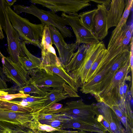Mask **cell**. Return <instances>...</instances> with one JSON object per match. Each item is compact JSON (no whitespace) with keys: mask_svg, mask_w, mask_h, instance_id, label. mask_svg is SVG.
Returning a JSON list of instances; mask_svg holds the SVG:
<instances>
[{"mask_svg":"<svg viewBox=\"0 0 133 133\" xmlns=\"http://www.w3.org/2000/svg\"><path fill=\"white\" fill-rule=\"evenodd\" d=\"M53 44L51 33L48 26L45 25L41 41V49H48Z\"/></svg>","mask_w":133,"mask_h":133,"instance_id":"26","label":"cell"},{"mask_svg":"<svg viewBox=\"0 0 133 133\" xmlns=\"http://www.w3.org/2000/svg\"><path fill=\"white\" fill-rule=\"evenodd\" d=\"M131 71L130 61L121 68L109 83L97 95L94 96L99 103H103L111 107L119 105L120 102L119 86L121 83L127 80L131 81L128 76Z\"/></svg>","mask_w":133,"mask_h":133,"instance_id":"4","label":"cell"},{"mask_svg":"<svg viewBox=\"0 0 133 133\" xmlns=\"http://www.w3.org/2000/svg\"><path fill=\"white\" fill-rule=\"evenodd\" d=\"M97 11V8L90 11L84 12L78 14L81 23L89 30L91 31L94 18Z\"/></svg>","mask_w":133,"mask_h":133,"instance_id":"25","label":"cell"},{"mask_svg":"<svg viewBox=\"0 0 133 133\" xmlns=\"http://www.w3.org/2000/svg\"><path fill=\"white\" fill-rule=\"evenodd\" d=\"M44 133H93L78 130H67L59 129L58 130L49 132H44Z\"/></svg>","mask_w":133,"mask_h":133,"instance_id":"36","label":"cell"},{"mask_svg":"<svg viewBox=\"0 0 133 133\" xmlns=\"http://www.w3.org/2000/svg\"><path fill=\"white\" fill-rule=\"evenodd\" d=\"M63 105L58 103L53 104L47 110L40 113L41 114H56L60 113L63 108Z\"/></svg>","mask_w":133,"mask_h":133,"instance_id":"34","label":"cell"},{"mask_svg":"<svg viewBox=\"0 0 133 133\" xmlns=\"http://www.w3.org/2000/svg\"><path fill=\"white\" fill-rule=\"evenodd\" d=\"M61 16L72 28L76 37L75 43L78 44H82L89 45L99 42L92 32L82 24L77 13L68 15L62 12Z\"/></svg>","mask_w":133,"mask_h":133,"instance_id":"8","label":"cell"},{"mask_svg":"<svg viewBox=\"0 0 133 133\" xmlns=\"http://www.w3.org/2000/svg\"><path fill=\"white\" fill-rule=\"evenodd\" d=\"M48 26L51 33L53 44L55 45L57 49L59 58L61 65L63 67L70 62L79 44L76 43H67L57 29L51 25Z\"/></svg>","mask_w":133,"mask_h":133,"instance_id":"9","label":"cell"},{"mask_svg":"<svg viewBox=\"0 0 133 133\" xmlns=\"http://www.w3.org/2000/svg\"><path fill=\"white\" fill-rule=\"evenodd\" d=\"M105 133H107V132H105Z\"/></svg>","mask_w":133,"mask_h":133,"instance_id":"45","label":"cell"},{"mask_svg":"<svg viewBox=\"0 0 133 133\" xmlns=\"http://www.w3.org/2000/svg\"><path fill=\"white\" fill-rule=\"evenodd\" d=\"M33 4L41 5L56 12H62L68 15H74L83 8L91 5L87 0H31Z\"/></svg>","mask_w":133,"mask_h":133,"instance_id":"7","label":"cell"},{"mask_svg":"<svg viewBox=\"0 0 133 133\" xmlns=\"http://www.w3.org/2000/svg\"><path fill=\"white\" fill-rule=\"evenodd\" d=\"M6 2L10 7H11L17 1L16 0H5Z\"/></svg>","mask_w":133,"mask_h":133,"instance_id":"40","label":"cell"},{"mask_svg":"<svg viewBox=\"0 0 133 133\" xmlns=\"http://www.w3.org/2000/svg\"><path fill=\"white\" fill-rule=\"evenodd\" d=\"M77 129L93 133H105L107 131L104 127L93 124L72 118L64 122L61 129Z\"/></svg>","mask_w":133,"mask_h":133,"instance_id":"17","label":"cell"},{"mask_svg":"<svg viewBox=\"0 0 133 133\" xmlns=\"http://www.w3.org/2000/svg\"><path fill=\"white\" fill-rule=\"evenodd\" d=\"M20 101L11 100L8 101L13 103L31 109L32 114L37 118L38 114L44 106L45 102L48 99L46 96H31L21 98Z\"/></svg>","mask_w":133,"mask_h":133,"instance_id":"16","label":"cell"},{"mask_svg":"<svg viewBox=\"0 0 133 133\" xmlns=\"http://www.w3.org/2000/svg\"><path fill=\"white\" fill-rule=\"evenodd\" d=\"M29 72L31 81L39 87L57 88L66 83L58 76L54 73L52 75L48 74L43 69H36Z\"/></svg>","mask_w":133,"mask_h":133,"instance_id":"12","label":"cell"},{"mask_svg":"<svg viewBox=\"0 0 133 133\" xmlns=\"http://www.w3.org/2000/svg\"><path fill=\"white\" fill-rule=\"evenodd\" d=\"M2 70L6 77L15 83L19 87L24 86L30 77L29 71L22 65L14 62L8 57L2 58Z\"/></svg>","mask_w":133,"mask_h":133,"instance_id":"10","label":"cell"},{"mask_svg":"<svg viewBox=\"0 0 133 133\" xmlns=\"http://www.w3.org/2000/svg\"><path fill=\"white\" fill-rule=\"evenodd\" d=\"M13 7L14 11L18 14L22 12L31 14L38 18L42 23L54 26L59 30L64 37L70 38L73 36L72 32L66 26L69 25L68 22L54 12L40 9L33 4L28 6L15 5Z\"/></svg>","mask_w":133,"mask_h":133,"instance_id":"2","label":"cell"},{"mask_svg":"<svg viewBox=\"0 0 133 133\" xmlns=\"http://www.w3.org/2000/svg\"><path fill=\"white\" fill-rule=\"evenodd\" d=\"M25 43L22 41V45L23 51L26 56L30 59L38 68H39L41 62V59L31 54L27 48Z\"/></svg>","mask_w":133,"mask_h":133,"instance_id":"32","label":"cell"},{"mask_svg":"<svg viewBox=\"0 0 133 133\" xmlns=\"http://www.w3.org/2000/svg\"><path fill=\"white\" fill-rule=\"evenodd\" d=\"M98 113L97 104L94 103L90 105L85 104L81 99L66 102L60 113L64 114L75 119L105 127L95 117Z\"/></svg>","mask_w":133,"mask_h":133,"instance_id":"5","label":"cell"},{"mask_svg":"<svg viewBox=\"0 0 133 133\" xmlns=\"http://www.w3.org/2000/svg\"><path fill=\"white\" fill-rule=\"evenodd\" d=\"M19 59L22 66L27 71H31L38 68L26 56H19Z\"/></svg>","mask_w":133,"mask_h":133,"instance_id":"33","label":"cell"},{"mask_svg":"<svg viewBox=\"0 0 133 133\" xmlns=\"http://www.w3.org/2000/svg\"><path fill=\"white\" fill-rule=\"evenodd\" d=\"M42 69L44 70L48 74L52 75L54 73L58 76L64 80L75 92H78V88L74 80L66 72L61 64L58 65L52 64L45 67Z\"/></svg>","mask_w":133,"mask_h":133,"instance_id":"18","label":"cell"},{"mask_svg":"<svg viewBox=\"0 0 133 133\" xmlns=\"http://www.w3.org/2000/svg\"><path fill=\"white\" fill-rule=\"evenodd\" d=\"M98 112L109 124L112 133H126L124 128L113 110L103 103L97 104Z\"/></svg>","mask_w":133,"mask_h":133,"instance_id":"14","label":"cell"},{"mask_svg":"<svg viewBox=\"0 0 133 133\" xmlns=\"http://www.w3.org/2000/svg\"><path fill=\"white\" fill-rule=\"evenodd\" d=\"M4 36L3 31L2 29L0 24V40L4 38Z\"/></svg>","mask_w":133,"mask_h":133,"instance_id":"41","label":"cell"},{"mask_svg":"<svg viewBox=\"0 0 133 133\" xmlns=\"http://www.w3.org/2000/svg\"><path fill=\"white\" fill-rule=\"evenodd\" d=\"M88 46L82 44L78 46L77 51L74 52L70 62L63 67L67 73L76 70L80 66L85 57Z\"/></svg>","mask_w":133,"mask_h":133,"instance_id":"19","label":"cell"},{"mask_svg":"<svg viewBox=\"0 0 133 133\" xmlns=\"http://www.w3.org/2000/svg\"><path fill=\"white\" fill-rule=\"evenodd\" d=\"M0 109H3L16 112L32 113V110L30 108L18 105L8 101H0Z\"/></svg>","mask_w":133,"mask_h":133,"instance_id":"24","label":"cell"},{"mask_svg":"<svg viewBox=\"0 0 133 133\" xmlns=\"http://www.w3.org/2000/svg\"><path fill=\"white\" fill-rule=\"evenodd\" d=\"M99 4H103L105 5L106 7L108 5H110L111 0H90Z\"/></svg>","mask_w":133,"mask_h":133,"instance_id":"39","label":"cell"},{"mask_svg":"<svg viewBox=\"0 0 133 133\" xmlns=\"http://www.w3.org/2000/svg\"><path fill=\"white\" fill-rule=\"evenodd\" d=\"M97 6L91 31L99 41H102L107 35L108 32L107 21L108 10L104 5L98 4Z\"/></svg>","mask_w":133,"mask_h":133,"instance_id":"13","label":"cell"},{"mask_svg":"<svg viewBox=\"0 0 133 133\" xmlns=\"http://www.w3.org/2000/svg\"><path fill=\"white\" fill-rule=\"evenodd\" d=\"M67 83H64L62 86L64 90L67 93L69 97H79L80 96L69 85L67 84Z\"/></svg>","mask_w":133,"mask_h":133,"instance_id":"35","label":"cell"},{"mask_svg":"<svg viewBox=\"0 0 133 133\" xmlns=\"http://www.w3.org/2000/svg\"><path fill=\"white\" fill-rule=\"evenodd\" d=\"M52 89L50 88L38 86L34 82L31 81L30 78L24 86L16 89V90L18 91L20 93H34L38 94L39 96H44Z\"/></svg>","mask_w":133,"mask_h":133,"instance_id":"21","label":"cell"},{"mask_svg":"<svg viewBox=\"0 0 133 133\" xmlns=\"http://www.w3.org/2000/svg\"><path fill=\"white\" fill-rule=\"evenodd\" d=\"M72 118L64 114L58 113L40 115L38 116L37 119L38 120H58L66 121Z\"/></svg>","mask_w":133,"mask_h":133,"instance_id":"28","label":"cell"},{"mask_svg":"<svg viewBox=\"0 0 133 133\" xmlns=\"http://www.w3.org/2000/svg\"><path fill=\"white\" fill-rule=\"evenodd\" d=\"M2 90L0 89V91L1 90Z\"/></svg>","mask_w":133,"mask_h":133,"instance_id":"44","label":"cell"},{"mask_svg":"<svg viewBox=\"0 0 133 133\" xmlns=\"http://www.w3.org/2000/svg\"><path fill=\"white\" fill-rule=\"evenodd\" d=\"M7 89L2 90L0 91V101H8L16 98H22L27 97L28 94L19 92L15 94H9L6 92Z\"/></svg>","mask_w":133,"mask_h":133,"instance_id":"29","label":"cell"},{"mask_svg":"<svg viewBox=\"0 0 133 133\" xmlns=\"http://www.w3.org/2000/svg\"><path fill=\"white\" fill-rule=\"evenodd\" d=\"M0 133H12V132L11 129L0 124Z\"/></svg>","mask_w":133,"mask_h":133,"instance_id":"38","label":"cell"},{"mask_svg":"<svg viewBox=\"0 0 133 133\" xmlns=\"http://www.w3.org/2000/svg\"><path fill=\"white\" fill-rule=\"evenodd\" d=\"M110 108L124 126L126 133H133V128L130 124L126 115L118 105H113Z\"/></svg>","mask_w":133,"mask_h":133,"instance_id":"23","label":"cell"},{"mask_svg":"<svg viewBox=\"0 0 133 133\" xmlns=\"http://www.w3.org/2000/svg\"><path fill=\"white\" fill-rule=\"evenodd\" d=\"M109 9L107 10V21L108 28L116 27L123 15L125 6L124 0H112Z\"/></svg>","mask_w":133,"mask_h":133,"instance_id":"15","label":"cell"},{"mask_svg":"<svg viewBox=\"0 0 133 133\" xmlns=\"http://www.w3.org/2000/svg\"><path fill=\"white\" fill-rule=\"evenodd\" d=\"M133 37H132L130 44V65L132 73V83H133Z\"/></svg>","mask_w":133,"mask_h":133,"instance_id":"37","label":"cell"},{"mask_svg":"<svg viewBox=\"0 0 133 133\" xmlns=\"http://www.w3.org/2000/svg\"><path fill=\"white\" fill-rule=\"evenodd\" d=\"M41 62L39 68L43 69L51 65L61 64L53 47L48 49H41Z\"/></svg>","mask_w":133,"mask_h":133,"instance_id":"20","label":"cell"},{"mask_svg":"<svg viewBox=\"0 0 133 133\" xmlns=\"http://www.w3.org/2000/svg\"><path fill=\"white\" fill-rule=\"evenodd\" d=\"M28 125L30 128L34 130L43 132H50L58 130L59 129L41 123L37 118L28 123Z\"/></svg>","mask_w":133,"mask_h":133,"instance_id":"27","label":"cell"},{"mask_svg":"<svg viewBox=\"0 0 133 133\" xmlns=\"http://www.w3.org/2000/svg\"><path fill=\"white\" fill-rule=\"evenodd\" d=\"M1 105L0 104V109L1 108Z\"/></svg>","mask_w":133,"mask_h":133,"instance_id":"43","label":"cell"},{"mask_svg":"<svg viewBox=\"0 0 133 133\" xmlns=\"http://www.w3.org/2000/svg\"><path fill=\"white\" fill-rule=\"evenodd\" d=\"M69 97V96L68 95H64L47 99L45 102L43 107L38 114L47 110L53 104Z\"/></svg>","mask_w":133,"mask_h":133,"instance_id":"31","label":"cell"},{"mask_svg":"<svg viewBox=\"0 0 133 133\" xmlns=\"http://www.w3.org/2000/svg\"><path fill=\"white\" fill-rule=\"evenodd\" d=\"M106 49V48H105L99 54L94 62L87 74L85 80V83L88 81L92 75L102 59Z\"/></svg>","mask_w":133,"mask_h":133,"instance_id":"30","label":"cell"},{"mask_svg":"<svg viewBox=\"0 0 133 133\" xmlns=\"http://www.w3.org/2000/svg\"><path fill=\"white\" fill-rule=\"evenodd\" d=\"M106 48L103 41L88 46L84 60L76 70L69 73L78 88L85 83L87 74L94 62L100 52Z\"/></svg>","mask_w":133,"mask_h":133,"instance_id":"6","label":"cell"},{"mask_svg":"<svg viewBox=\"0 0 133 133\" xmlns=\"http://www.w3.org/2000/svg\"><path fill=\"white\" fill-rule=\"evenodd\" d=\"M133 0L125 1V8L122 17L117 26L113 31L109 39L108 46L111 44L115 37L120 32L124 26L127 24L126 22L129 16L130 10L132 6Z\"/></svg>","mask_w":133,"mask_h":133,"instance_id":"22","label":"cell"},{"mask_svg":"<svg viewBox=\"0 0 133 133\" xmlns=\"http://www.w3.org/2000/svg\"><path fill=\"white\" fill-rule=\"evenodd\" d=\"M5 8L9 20L20 37L26 43L31 44L41 49V41L44 24L31 23L16 13L6 2Z\"/></svg>","mask_w":133,"mask_h":133,"instance_id":"1","label":"cell"},{"mask_svg":"<svg viewBox=\"0 0 133 133\" xmlns=\"http://www.w3.org/2000/svg\"><path fill=\"white\" fill-rule=\"evenodd\" d=\"M5 4V0H0V24L6 35L9 57L15 63L21 65L19 57L25 56L22 49V41L9 20Z\"/></svg>","mask_w":133,"mask_h":133,"instance_id":"3","label":"cell"},{"mask_svg":"<svg viewBox=\"0 0 133 133\" xmlns=\"http://www.w3.org/2000/svg\"><path fill=\"white\" fill-rule=\"evenodd\" d=\"M0 56L2 57V58L4 57V56L2 54L1 51H0Z\"/></svg>","mask_w":133,"mask_h":133,"instance_id":"42","label":"cell"},{"mask_svg":"<svg viewBox=\"0 0 133 133\" xmlns=\"http://www.w3.org/2000/svg\"><path fill=\"white\" fill-rule=\"evenodd\" d=\"M36 117L29 112H16L0 109V124L11 129L26 126Z\"/></svg>","mask_w":133,"mask_h":133,"instance_id":"11","label":"cell"}]
</instances>
